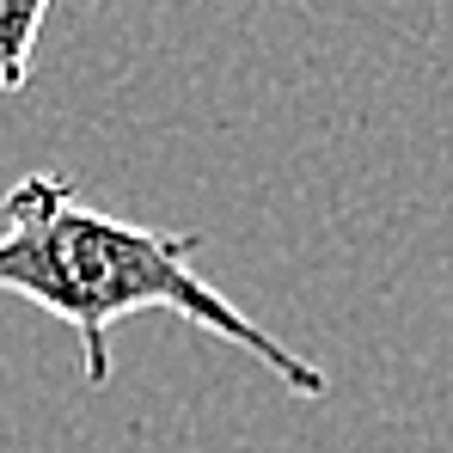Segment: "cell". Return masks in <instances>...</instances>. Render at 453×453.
<instances>
[{"instance_id":"cell-2","label":"cell","mask_w":453,"mask_h":453,"mask_svg":"<svg viewBox=\"0 0 453 453\" xmlns=\"http://www.w3.org/2000/svg\"><path fill=\"white\" fill-rule=\"evenodd\" d=\"M50 0H0V98L31 86V56L43 37Z\"/></svg>"},{"instance_id":"cell-1","label":"cell","mask_w":453,"mask_h":453,"mask_svg":"<svg viewBox=\"0 0 453 453\" xmlns=\"http://www.w3.org/2000/svg\"><path fill=\"white\" fill-rule=\"evenodd\" d=\"M0 203H6L0 288L74 331L92 386L111 380V331H117V319L178 312L184 325L245 349L295 398H325L331 392V374L319 362H306L270 325L239 312L196 270V245H203L196 233L104 215V209L80 203V190L68 178H56V172H25Z\"/></svg>"}]
</instances>
